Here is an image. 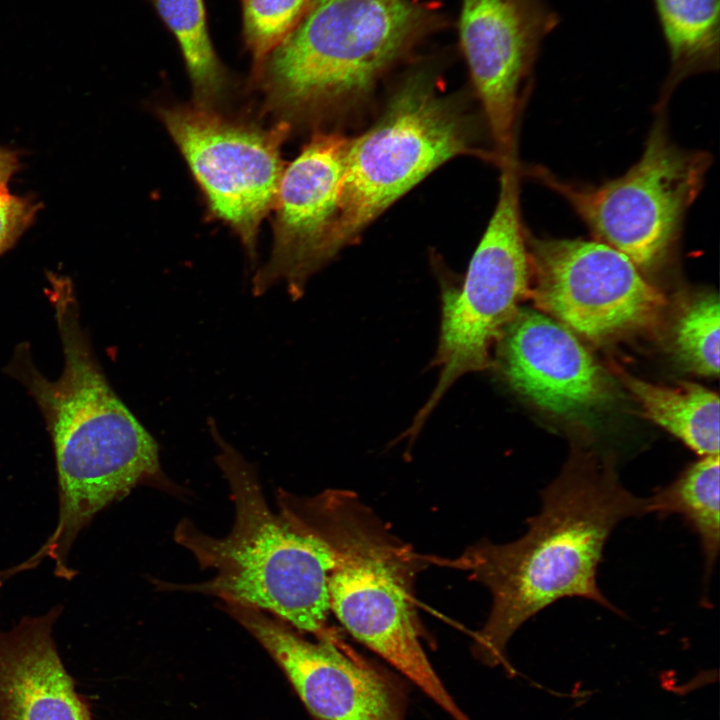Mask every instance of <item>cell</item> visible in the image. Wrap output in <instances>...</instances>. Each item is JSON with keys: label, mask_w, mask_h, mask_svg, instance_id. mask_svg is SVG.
Returning <instances> with one entry per match:
<instances>
[{"label": "cell", "mask_w": 720, "mask_h": 720, "mask_svg": "<svg viewBox=\"0 0 720 720\" xmlns=\"http://www.w3.org/2000/svg\"><path fill=\"white\" fill-rule=\"evenodd\" d=\"M49 283L62 373L47 379L34 366L27 344L16 347L8 373L26 387L45 419L55 455L59 514L47 541L17 569H33L48 558L55 576L71 580L70 550L95 515L137 485L164 480L156 442L116 395L94 357L71 280L50 274Z\"/></svg>", "instance_id": "obj_1"}, {"label": "cell", "mask_w": 720, "mask_h": 720, "mask_svg": "<svg viewBox=\"0 0 720 720\" xmlns=\"http://www.w3.org/2000/svg\"><path fill=\"white\" fill-rule=\"evenodd\" d=\"M651 513L642 498L619 481L612 466L574 455L541 492L539 513L517 540H483L454 559L429 556V563L466 571L485 585L492 606L475 633L472 651L488 666L511 671L506 647L532 616L557 600L580 597L616 613L597 584L604 546L619 522Z\"/></svg>", "instance_id": "obj_2"}, {"label": "cell", "mask_w": 720, "mask_h": 720, "mask_svg": "<svg viewBox=\"0 0 720 720\" xmlns=\"http://www.w3.org/2000/svg\"><path fill=\"white\" fill-rule=\"evenodd\" d=\"M280 511L328 548L330 610L358 641L417 685L454 720H470L433 669L415 603L428 556L395 537L358 496L329 489L312 497L278 492Z\"/></svg>", "instance_id": "obj_3"}, {"label": "cell", "mask_w": 720, "mask_h": 720, "mask_svg": "<svg viewBox=\"0 0 720 720\" xmlns=\"http://www.w3.org/2000/svg\"><path fill=\"white\" fill-rule=\"evenodd\" d=\"M211 427L219 446L216 461L235 506L233 527L225 537L215 538L188 519L180 521L176 542L214 576L194 584H156L162 590L204 593L254 607L300 632L335 637L327 629L332 566L328 548L284 513L269 508L254 466Z\"/></svg>", "instance_id": "obj_4"}, {"label": "cell", "mask_w": 720, "mask_h": 720, "mask_svg": "<svg viewBox=\"0 0 720 720\" xmlns=\"http://www.w3.org/2000/svg\"><path fill=\"white\" fill-rule=\"evenodd\" d=\"M445 23L439 8L418 0H312L252 82L279 122L318 118L368 95Z\"/></svg>", "instance_id": "obj_5"}, {"label": "cell", "mask_w": 720, "mask_h": 720, "mask_svg": "<svg viewBox=\"0 0 720 720\" xmlns=\"http://www.w3.org/2000/svg\"><path fill=\"white\" fill-rule=\"evenodd\" d=\"M467 153L483 155L473 147L471 121L453 98L440 93L431 65L416 67L378 120L350 139L333 255L435 169Z\"/></svg>", "instance_id": "obj_6"}, {"label": "cell", "mask_w": 720, "mask_h": 720, "mask_svg": "<svg viewBox=\"0 0 720 720\" xmlns=\"http://www.w3.org/2000/svg\"><path fill=\"white\" fill-rule=\"evenodd\" d=\"M710 165V154L678 146L658 118L640 159L620 177L590 186L564 181L540 166L527 171L565 199L596 240L647 270L673 251Z\"/></svg>", "instance_id": "obj_7"}, {"label": "cell", "mask_w": 720, "mask_h": 720, "mask_svg": "<svg viewBox=\"0 0 720 720\" xmlns=\"http://www.w3.org/2000/svg\"><path fill=\"white\" fill-rule=\"evenodd\" d=\"M494 212L471 258L464 284L443 294L441 333L434 365L439 380L417 414L409 434H416L446 390L461 375L488 365L498 340L528 296L530 259L520 213L518 166L501 164Z\"/></svg>", "instance_id": "obj_8"}, {"label": "cell", "mask_w": 720, "mask_h": 720, "mask_svg": "<svg viewBox=\"0 0 720 720\" xmlns=\"http://www.w3.org/2000/svg\"><path fill=\"white\" fill-rule=\"evenodd\" d=\"M528 296L573 332L606 341L645 328L666 305L623 253L598 240L538 238L526 232Z\"/></svg>", "instance_id": "obj_9"}, {"label": "cell", "mask_w": 720, "mask_h": 720, "mask_svg": "<svg viewBox=\"0 0 720 720\" xmlns=\"http://www.w3.org/2000/svg\"><path fill=\"white\" fill-rule=\"evenodd\" d=\"M160 117L209 209L234 230L253 259L259 226L276 203L284 172L280 147L290 125L263 128L199 105L161 109Z\"/></svg>", "instance_id": "obj_10"}, {"label": "cell", "mask_w": 720, "mask_h": 720, "mask_svg": "<svg viewBox=\"0 0 720 720\" xmlns=\"http://www.w3.org/2000/svg\"><path fill=\"white\" fill-rule=\"evenodd\" d=\"M545 0H463L460 45L499 162L515 158L521 106L543 40L558 25Z\"/></svg>", "instance_id": "obj_11"}, {"label": "cell", "mask_w": 720, "mask_h": 720, "mask_svg": "<svg viewBox=\"0 0 720 720\" xmlns=\"http://www.w3.org/2000/svg\"><path fill=\"white\" fill-rule=\"evenodd\" d=\"M222 608L268 651L319 720H404L397 684L336 637L310 641L265 611L233 602Z\"/></svg>", "instance_id": "obj_12"}, {"label": "cell", "mask_w": 720, "mask_h": 720, "mask_svg": "<svg viewBox=\"0 0 720 720\" xmlns=\"http://www.w3.org/2000/svg\"><path fill=\"white\" fill-rule=\"evenodd\" d=\"M350 139L318 132L284 169L274 206L272 250L253 280L254 294L284 282L297 298L308 278L334 256L331 240Z\"/></svg>", "instance_id": "obj_13"}, {"label": "cell", "mask_w": 720, "mask_h": 720, "mask_svg": "<svg viewBox=\"0 0 720 720\" xmlns=\"http://www.w3.org/2000/svg\"><path fill=\"white\" fill-rule=\"evenodd\" d=\"M499 363L510 386L537 407L574 416L607 403L602 367L574 332L531 309H518L500 336Z\"/></svg>", "instance_id": "obj_14"}, {"label": "cell", "mask_w": 720, "mask_h": 720, "mask_svg": "<svg viewBox=\"0 0 720 720\" xmlns=\"http://www.w3.org/2000/svg\"><path fill=\"white\" fill-rule=\"evenodd\" d=\"M62 612L56 605L0 630V720H94L53 639Z\"/></svg>", "instance_id": "obj_15"}, {"label": "cell", "mask_w": 720, "mask_h": 720, "mask_svg": "<svg viewBox=\"0 0 720 720\" xmlns=\"http://www.w3.org/2000/svg\"><path fill=\"white\" fill-rule=\"evenodd\" d=\"M644 414L699 456L719 454V396L695 383L660 386L623 375Z\"/></svg>", "instance_id": "obj_16"}, {"label": "cell", "mask_w": 720, "mask_h": 720, "mask_svg": "<svg viewBox=\"0 0 720 720\" xmlns=\"http://www.w3.org/2000/svg\"><path fill=\"white\" fill-rule=\"evenodd\" d=\"M670 56L666 96L684 78L719 65L720 0H654Z\"/></svg>", "instance_id": "obj_17"}, {"label": "cell", "mask_w": 720, "mask_h": 720, "mask_svg": "<svg viewBox=\"0 0 720 720\" xmlns=\"http://www.w3.org/2000/svg\"><path fill=\"white\" fill-rule=\"evenodd\" d=\"M719 466V454L702 456L649 497L651 513L662 518L678 514L698 535L705 585L713 573L720 547Z\"/></svg>", "instance_id": "obj_18"}, {"label": "cell", "mask_w": 720, "mask_h": 720, "mask_svg": "<svg viewBox=\"0 0 720 720\" xmlns=\"http://www.w3.org/2000/svg\"><path fill=\"white\" fill-rule=\"evenodd\" d=\"M150 1L178 44L196 105L213 109L231 81L212 43L204 0Z\"/></svg>", "instance_id": "obj_19"}, {"label": "cell", "mask_w": 720, "mask_h": 720, "mask_svg": "<svg viewBox=\"0 0 720 720\" xmlns=\"http://www.w3.org/2000/svg\"><path fill=\"white\" fill-rule=\"evenodd\" d=\"M720 304L714 293L693 299L673 328V350L688 370L703 376L719 374Z\"/></svg>", "instance_id": "obj_20"}, {"label": "cell", "mask_w": 720, "mask_h": 720, "mask_svg": "<svg viewBox=\"0 0 720 720\" xmlns=\"http://www.w3.org/2000/svg\"><path fill=\"white\" fill-rule=\"evenodd\" d=\"M312 0H241L242 40L252 70L295 28Z\"/></svg>", "instance_id": "obj_21"}, {"label": "cell", "mask_w": 720, "mask_h": 720, "mask_svg": "<svg viewBox=\"0 0 720 720\" xmlns=\"http://www.w3.org/2000/svg\"><path fill=\"white\" fill-rule=\"evenodd\" d=\"M38 205L0 190V255L8 250L32 223Z\"/></svg>", "instance_id": "obj_22"}, {"label": "cell", "mask_w": 720, "mask_h": 720, "mask_svg": "<svg viewBox=\"0 0 720 720\" xmlns=\"http://www.w3.org/2000/svg\"><path fill=\"white\" fill-rule=\"evenodd\" d=\"M18 167L19 160L17 154L0 147V190L7 188L8 181Z\"/></svg>", "instance_id": "obj_23"}]
</instances>
